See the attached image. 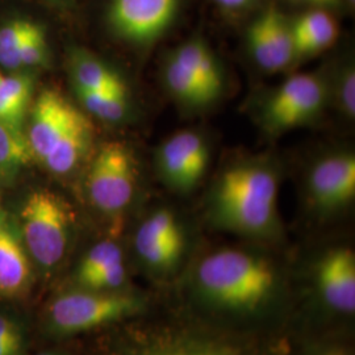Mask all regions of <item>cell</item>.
<instances>
[{
  "label": "cell",
  "instance_id": "6da1fadb",
  "mask_svg": "<svg viewBox=\"0 0 355 355\" xmlns=\"http://www.w3.org/2000/svg\"><path fill=\"white\" fill-rule=\"evenodd\" d=\"M279 180L274 166L250 159L230 166L211 192V216L216 224L252 237L277 232Z\"/></svg>",
  "mask_w": 355,
  "mask_h": 355
},
{
  "label": "cell",
  "instance_id": "7a4b0ae2",
  "mask_svg": "<svg viewBox=\"0 0 355 355\" xmlns=\"http://www.w3.org/2000/svg\"><path fill=\"white\" fill-rule=\"evenodd\" d=\"M198 283L212 303L234 311H253L271 295L275 274L267 261L253 254L220 250L202 261Z\"/></svg>",
  "mask_w": 355,
  "mask_h": 355
},
{
  "label": "cell",
  "instance_id": "3957f363",
  "mask_svg": "<svg viewBox=\"0 0 355 355\" xmlns=\"http://www.w3.org/2000/svg\"><path fill=\"white\" fill-rule=\"evenodd\" d=\"M73 214L64 199L51 190L26 196L20 214V232L29 257L42 268L57 266L67 252Z\"/></svg>",
  "mask_w": 355,
  "mask_h": 355
},
{
  "label": "cell",
  "instance_id": "277c9868",
  "mask_svg": "<svg viewBox=\"0 0 355 355\" xmlns=\"http://www.w3.org/2000/svg\"><path fill=\"white\" fill-rule=\"evenodd\" d=\"M142 308L139 297L117 292H67L51 303L48 322L60 334H76L137 315Z\"/></svg>",
  "mask_w": 355,
  "mask_h": 355
},
{
  "label": "cell",
  "instance_id": "5b68a950",
  "mask_svg": "<svg viewBox=\"0 0 355 355\" xmlns=\"http://www.w3.org/2000/svg\"><path fill=\"white\" fill-rule=\"evenodd\" d=\"M137 180V161L124 142L111 141L101 146L87 174V192L92 205L102 214L119 216L132 202Z\"/></svg>",
  "mask_w": 355,
  "mask_h": 355
},
{
  "label": "cell",
  "instance_id": "8992f818",
  "mask_svg": "<svg viewBox=\"0 0 355 355\" xmlns=\"http://www.w3.org/2000/svg\"><path fill=\"white\" fill-rule=\"evenodd\" d=\"M329 96V86L320 73L295 74L268 96L261 121L274 135L302 127L318 119Z\"/></svg>",
  "mask_w": 355,
  "mask_h": 355
},
{
  "label": "cell",
  "instance_id": "52a82bcc",
  "mask_svg": "<svg viewBox=\"0 0 355 355\" xmlns=\"http://www.w3.org/2000/svg\"><path fill=\"white\" fill-rule=\"evenodd\" d=\"M179 0H111L108 26L117 38L136 46H150L173 26Z\"/></svg>",
  "mask_w": 355,
  "mask_h": 355
},
{
  "label": "cell",
  "instance_id": "ba28073f",
  "mask_svg": "<svg viewBox=\"0 0 355 355\" xmlns=\"http://www.w3.org/2000/svg\"><path fill=\"white\" fill-rule=\"evenodd\" d=\"M209 165V148L203 136L182 130L161 145L157 152L158 173L173 190H193Z\"/></svg>",
  "mask_w": 355,
  "mask_h": 355
},
{
  "label": "cell",
  "instance_id": "9c48e42d",
  "mask_svg": "<svg viewBox=\"0 0 355 355\" xmlns=\"http://www.w3.org/2000/svg\"><path fill=\"white\" fill-rule=\"evenodd\" d=\"M31 111L26 140L33 159L40 164L53 146L85 116L55 89H44L33 103Z\"/></svg>",
  "mask_w": 355,
  "mask_h": 355
},
{
  "label": "cell",
  "instance_id": "30bf717a",
  "mask_svg": "<svg viewBox=\"0 0 355 355\" xmlns=\"http://www.w3.org/2000/svg\"><path fill=\"white\" fill-rule=\"evenodd\" d=\"M248 48L255 64L266 73H279L295 62L291 23L270 7L248 29Z\"/></svg>",
  "mask_w": 355,
  "mask_h": 355
},
{
  "label": "cell",
  "instance_id": "8fae6325",
  "mask_svg": "<svg viewBox=\"0 0 355 355\" xmlns=\"http://www.w3.org/2000/svg\"><path fill=\"white\" fill-rule=\"evenodd\" d=\"M308 192L312 204L331 212L350 203L355 196V157L350 153L325 155L311 168Z\"/></svg>",
  "mask_w": 355,
  "mask_h": 355
},
{
  "label": "cell",
  "instance_id": "7c38bea8",
  "mask_svg": "<svg viewBox=\"0 0 355 355\" xmlns=\"http://www.w3.org/2000/svg\"><path fill=\"white\" fill-rule=\"evenodd\" d=\"M135 248L141 259L154 270H170L184 250V234L175 215L158 209L137 229Z\"/></svg>",
  "mask_w": 355,
  "mask_h": 355
},
{
  "label": "cell",
  "instance_id": "4fadbf2b",
  "mask_svg": "<svg viewBox=\"0 0 355 355\" xmlns=\"http://www.w3.org/2000/svg\"><path fill=\"white\" fill-rule=\"evenodd\" d=\"M32 270L29 254L19 224L0 208V295L17 297L31 286Z\"/></svg>",
  "mask_w": 355,
  "mask_h": 355
},
{
  "label": "cell",
  "instance_id": "5bb4252c",
  "mask_svg": "<svg viewBox=\"0 0 355 355\" xmlns=\"http://www.w3.org/2000/svg\"><path fill=\"white\" fill-rule=\"evenodd\" d=\"M320 292L333 309L343 313L355 311V257L350 249L327 254L318 270Z\"/></svg>",
  "mask_w": 355,
  "mask_h": 355
},
{
  "label": "cell",
  "instance_id": "9a60e30c",
  "mask_svg": "<svg viewBox=\"0 0 355 355\" xmlns=\"http://www.w3.org/2000/svg\"><path fill=\"white\" fill-rule=\"evenodd\" d=\"M295 61L328 51L338 38V26L324 8H315L291 23Z\"/></svg>",
  "mask_w": 355,
  "mask_h": 355
},
{
  "label": "cell",
  "instance_id": "2e32d148",
  "mask_svg": "<svg viewBox=\"0 0 355 355\" xmlns=\"http://www.w3.org/2000/svg\"><path fill=\"white\" fill-rule=\"evenodd\" d=\"M171 55L203 85L215 102L221 96L225 83L223 66L203 38H191L179 45Z\"/></svg>",
  "mask_w": 355,
  "mask_h": 355
},
{
  "label": "cell",
  "instance_id": "e0dca14e",
  "mask_svg": "<svg viewBox=\"0 0 355 355\" xmlns=\"http://www.w3.org/2000/svg\"><path fill=\"white\" fill-rule=\"evenodd\" d=\"M94 140V128L83 116L61 140L58 141L41 165L54 175H69L83 162Z\"/></svg>",
  "mask_w": 355,
  "mask_h": 355
},
{
  "label": "cell",
  "instance_id": "ac0fdd59",
  "mask_svg": "<svg viewBox=\"0 0 355 355\" xmlns=\"http://www.w3.org/2000/svg\"><path fill=\"white\" fill-rule=\"evenodd\" d=\"M69 71L74 89L128 94L127 83L121 76L89 51H73Z\"/></svg>",
  "mask_w": 355,
  "mask_h": 355
},
{
  "label": "cell",
  "instance_id": "d6986e66",
  "mask_svg": "<svg viewBox=\"0 0 355 355\" xmlns=\"http://www.w3.org/2000/svg\"><path fill=\"white\" fill-rule=\"evenodd\" d=\"M33 94V78L16 73L0 78V120L12 125L24 127Z\"/></svg>",
  "mask_w": 355,
  "mask_h": 355
},
{
  "label": "cell",
  "instance_id": "ffe728a7",
  "mask_svg": "<svg viewBox=\"0 0 355 355\" xmlns=\"http://www.w3.org/2000/svg\"><path fill=\"white\" fill-rule=\"evenodd\" d=\"M164 82L170 95L187 108H204L214 104L212 96L184 66L170 54L164 66Z\"/></svg>",
  "mask_w": 355,
  "mask_h": 355
},
{
  "label": "cell",
  "instance_id": "44dd1931",
  "mask_svg": "<svg viewBox=\"0 0 355 355\" xmlns=\"http://www.w3.org/2000/svg\"><path fill=\"white\" fill-rule=\"evenodd\" d=\"M32 159L24 129L0 120V182L11 180Z\"/></svg>",
  "mask_w": 355,
  "mask_h": 355
},
{
  "label": "cell",
  "instance_id": "7402d4cb",
  "mask_svg": "<svg viewBox=\"0 0 355 355\" xmlns=\"http://www.w3.org/2000/svg\"><path fill=\"white\" fill-rule=\"evenodd\" d=\"M76 94L89 114L107 123H120L130 111L128 94L86 89H76Z\"/></svg>",
  "mask_w": 355,
  "mask_h": 355
},
{
  "label": "cell",
  "instance_id": "603a6c76",
  "mask_svg": "<svg viewBox=\"0 0 355 355\" xmlns=\"http://www.w3.org/2000/svg\"><path fill=\"white\" fill-rule=\"evenodd\" d=\"M36 23L26 19H13L0 28V66L10 71L20 67V54L26 38Z\"/></svg>",
  "mask_w": 355,
  "mask_h": 355
},
{
  "label": "cell",
  "instance_id": "cb8c5ba5",
  "mask_svg": "<svg viewBox=\"0 0 355 355\" xmlns=\"http://www.w3.org/2000/svg\"><path fill=\"white\" fill-rule=\"evenodd\" d=\"M120 261H124V258L119 245L111 241L99 242L80 261L76 270V280L80 286H85L103 270Z\"/></svg>",
  "mask_w": 355,
  "mask_h": 355
},
{
  "label": "cell",
  "instance_id": "d4e9b609",
  "mask_svg": "<svg viewBox=\"0 0 355 355\" xmlns=\"http://www.w3.org/2000/svg\"><path fill=\"white\" fill-rule=\"evenodd\" d=\"M329 95L337 103L340 111L347 119L355 116V70L350 64H343L329 85Z\"/></svg>",
  "mask_w": 355,
  "mask_h": 355
},
{
  "label": "cell",
  "instance_id": "484cf974",
  "mask_svg": "<svg viewBox=\"0 0 355 355\" xmlns=\"http://www.w3.org/2000/svg\"><path fill=\"white\" fill-rule=\"evenodd\" d=\"M49 62V45L46 41L45 31L36 24L26 38V44L20 54L21 69L42 67Z\"/></svg>",
  "mask_w": 355,
  "mask_h": 355
},
{
  "label": "cell",
  "instance_id": "4316f807",
  "mask_svg": "<svg viewBox=\"0 0 355 355\" xmlns=\"http://www.w3.org/2000/svg\"><path fill=\"white\" fill-rule=\"evenodd\" d=\"M125 266L124 261L116 262L112 266L107 267L89 279L83 287L87 290H96V291H112L124 284L125 280Z\"/></svg>",
  "mask_w": 355,
  "mask_h": 355
},
{
  "label": "cell",
  "instance_id": "83f0119b",
  "mask_svg": "<svg viewBox=\"0 0 355 355\" xmlns=\"http://www.w3.org/2000/svg\"><path fill=\"white\" fill-rule=\"evenodd\" d=\"M146 355H227L221 352H216L211 349H167L152 352Z\"/></svg>",
  "mask_w": 355,
  "mask_h": 355
},
{
  "label": "cell",
  "instance_id": "f1b7e54d",
  "mask_svg": "<svg viewBox=\"0 0 355 355\" xmlns=\"http://www.w3.org/2000/svg\"><path fill=\"white\" fill-rule=\"evenodd\" d=\"M218 7H221L225 11H242L250 7L257 0H214Z\"/></svg>",
  "mask_w": 355,
  "mask_h": 355
},
{
  "label": "cell",
  "instance_id": "f546056e",
  "mask_svg": "<svg viewBox=\"0 0 355 355\" xmlns=\"http://www.w3.org/2000/svg\"><path fill=\"white\" fill-rule=\"evenodd\" d=\"M21 343H0V355H19Z\"/></svg>",
  "mask_w": 355,
  "mask_h": 355
},
{
  "label": "cell",
  "instance_id": "4dcf8cb0",
  "mask_svg": "<svg viewBox=\"0 0 355 355\" xmlns=\"http://www.w3.org/2000/svg\"><path fill=\"white\" fill-rule=\"evenodd\" d=\"M318 8H333L338 6V0H318Z\"/></svg>",
  "mask_w": 355,
  "mask_h": 355
},
{
  "label": "cell",
  "instance_id": "1f68e13d",
  "mask_svg": "<svg viewBox=\"0 0 355 355\" xmlns=\"http://www.w3.org/2000/svg\"><path fill=\"white\" fill-rule=\"evenodd\" d=\"M42 1H46V3H49V4H53V6H61V7H64V6H69L73 0H42Z\"/></svg>",
  "mask_w": 355,
  "mask_h": 355
},
{
  "label": "cell",
  "instance_id": "d6a6232c",
  "mask_svg": "<svg viewBox=\"0 0 355 355\" xmlns=\"http://www.w3.org/2000/svg\"><path fill=\"white\" fill-rule=\"evenodd\" d=\"M296 4H305V6H313L318 8V0H292Z\"/></svg>",
  "mask_w": 355,
  "mask_h": 355
},
{
  "label": "cell",
  "instance_id": "836d02e7",
  "mask_svg": "<svg viewBox=\"0 0 355 355\" xmlns=\"http://www.w3.org/2000/svg\"><path fill=\"white\" fill-rule=\"evenodd\" d=\"M321 355H346L343 352H340V350H329V352H327V353H324V354Z\"/></svg>",
  "mask_w": 355,
  "mask_h": 355
},
{
  "label": "cell",
  "instance_id": "e575fe53",
  "mask_svg": "<svg viewBox=\"0 0 355 355\" xmlns=\"http://www.w3.org/2000/svg\"><path fill=\"white\" fill-rule=\"evenodd\" d=\"M349 4H352V6H354V1L355 0H346Z\"/></svg>",
  "mask_w": 355,
  "mask_h": 355
},
{
  "label": "cell",
  "instance_id": "d590c367",
  "mask_svg": "<svg viewBox=\"0 0 355 355\" xmlns=\"http://www.w3.org/2000/svg\"><path fill=\"white\" fill-rule=\"evenodd\" d=\"M38 355H55V354H49V353H42V354H38Z\"/></svg>",
  "mask_w": 355,
  "mask_h": 355
},
{
  "label": "cell",
  "instance_id": "8d00e7d4",
  "mask_svg": "<svg viewBox=\"0 0 355 355\" xmlns=\"http://www.w3.org/2000/svg\"><path fill=\"white\" fill-rule=\"evenodd\" d=\"M0 78H1V76H0Z\"/></svg>",
  "mask_w": 355,
  "mask_h": 355
}]
</instances>
